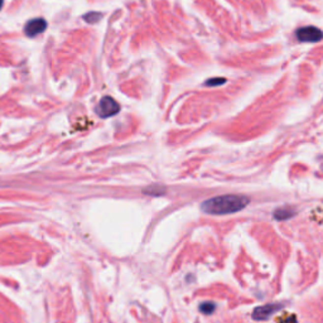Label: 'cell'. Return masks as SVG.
<instances>
[{"label": "cell", "instance_id": "obj_5", "mask_svg": "<svg viewBox=\"0 0 323 323\" xmlns=\"http://www.w3.org/2000/svg\"><path fill=\"white\" fill-rule=\"evenodd\" d=\"M46 27L47 23L44 22V19H39V18H38V19H33L27 23L26 28H24V32H26V34L29 35V37H34V35L43 32Z\"/></svg>", "mask_w": 323, "mask_h": 323}, {"label": "cell", "instance_id": "obj_6", "mask_svg": "<svg viewBox=\"0 0 323 323\" xmlns=\"http://www.w3.org/2000/svg\"><path fill=\"white\" fill-rule=\"evenodd\" d=\"M274 219L275 220H279V221H283V220H288V219H291V217L294 216L295 215V211L293 210V208H279V210H275L274 211Z\"/></svg>", "mask_w": 323, "mask_h": 323}, {"label": "cell", "instance_id": "obj_10", "mask_svg": "<svg viewBox=\"0 0 323 323\" xmlns=\"http://www.w3.org/2000/svg\"><path fill=\"white\" fill-rule=\"evenodd\" d=\"M3 6V0H0V8Z\"/></svg>", "mask_w": 323, "mask_h": 323}, {"label": "cell", "instance_id": "obj_4", "mask_svg": "<svg viewBox=\"0 0 323 323\" xmlns=\"http://www.w3.org/2000/svg\"><path fill=\"white\" fill-rule=\"evenodd\" d=\"M283 308V304L280 303H271V304H265V306L257 307L253 312V318L257 321H265L274 316L279 309Z\"/></svg>", "mask_w": 323, "mask_h": 323}, {"label": "cell", "instance_id": "obj_1", "mask_svg": "<svg viewBox=\"0 0 323 323\" xmlns=\"http://www.w3.org/2000/svg\"><path fill=\"white\" fill-rule=\"evenodd\" d=\"M249 198L237 194H225L202 202L201 210L208 215H230L241 211L249 205Z\"/></svg>", "mask_w": 323, "mask_h": 323}, {"label": "cell", "instance_id": "obj_8", "mask_svg": "<svg viewBox=\"0 0 323 323\" xmlns=\"http://www.w3.org/2000/svg\"><path fill=\"white\" fill-rule=\"evenodd\" d=\"M277 323H298L297 318L294 315H289V316H283L277 320Z\"/></svg>", "mask_w": 323, "mask_h": 323}, {"label": "cell", "instance_id": "obj_2", "mask_svg": "<svg viewBox=\"0 0 323 323\" xmlns=\"http://www.w3.org/2000/svg\"><path fill=\"white\" fill-rule=\"evenodd\" d=\"M298 40L300 42H311V43H316V42H320L323 39V33L321 29H318L317 27L309 26V27H303L299 28L295 33Z\"/></svg>", "mask_w": 323, "mask_h": 323}, {"label": "cell", "instance_id": "obj_9", "mask_svg": "<svg viewBox=\"0 0 323 323\" xmlns=\"http://www.w3.org/2000/svg\"><path fill=\"white\" fill-rule=\"evenodd\" d=\"M225 78H211V80H208L207 82H206V85H208V86H215V85H222L225 84Z\"/></svg>", "mask_w": 323, "mask_h": 323}, {"label": "cell", "instance_id": "obj_3", "mask_svg": "<svg viewBox=\"0 0 323 323\" xmlns=\"http://www.w3.org/2000/svg\"><path fill=\"white\" fill-rule=\"evenodd\" d=\"M119 110H120V106H119L118 102H116L113 97L105 96V97L101 98L100 102H98V106L97 109H96V111H97V114L101 118H110V116L118 114Z\"/></svg>", "mask_w": 323, "mask_h": 323}, {"label": "cell", "instance_id": "obj_7", "mask_svg": "<svg viewBox=\"0 0 323 323\" xmlns=\"http://www.w3.org/2000/svg\"><path fill=\"white\" fill-rule=\"evenodd\" d=\"M215 308H216V306H215L214 302H205L199 306V311H201L202 313H205V315H211V313H214Z\"/></svg>", "mask_w": 323, "mask_h": 323}]
</instances>
